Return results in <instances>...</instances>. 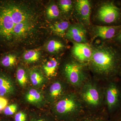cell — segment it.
Segmentation results:
<instances>
[{"instance_id": "19", "label": "cell", "mask_w": 121, "mask_h": 121, "mask_svg": "<svg viewBox=\"0 0 121 121\" xmlns=\"http://www.w3.org/2000/svg\"><path fill=\"white\" fill-rule=\"evenodd\" d=\"M41 56V52L38 49H31L24 52L22 56V59L25 63L30 64L39 61Z\"/></svg>"}, {"instance_id": "5", "label": "cell", "mask_w": 121, "mask_h": 121, "mask_svg": "<svg viewBox=\"0 0 121 121\" xmlns=\"http://www.w3.org/2000/svg\"><path fill=\"white\" fill-rule=\"evenodd\" d=\"M83 64L75 59L64 64L63 68L64 74L72 85L79 86L83 82L86 77Z\"/></svg>"}, {"instance_id": "1", "label": "cell", "mask_w": 121, "mask_h": 121, "mask_svg": "<svg viewBox=\"0 0 121 121\" xmlns=\"http://www.w3.org/2000/svg\"><path fill=\"white\" fill-rule=\"evenodd\" d=\"M48 32L44 12L39 4L0 0V52L37 45Z\"/></svg>"}, {"instance_id": "9", "label": "cell", "mask_w": 121, "mask_h": 121, "mask_svg": "<svg viewBox=\"0 0 121 121\" xmlns=\"http://www.w3.org/2000/svg\"><path fill=\"white\" fill-rule=\"evenodd\" d=\"M65 36L68 39L74 43H88L87 32L82 24H75L70 25Z\"/></svg>"}, {"instance_id": "30", "label": "cell", "mask_w": 121, "mask_h": 121, "mask_svg": "<svg viewBox=\"0 0 121 121\" xmlns=\"http://www.w3.org/2000/svg\"><path fill=\"white\" fill-rule=\"evenodd\" d=\"M80 121H103L101 119L98 118H87L83 119Z\"/></svg>"}, {"instance_id": "24", "label": "cell", "mask_w": 121, "mask_h": 121, "mask_svg": "<svg viewBox=\"0 0 121 121\" xmlns=\"http://www.w3.org/2000/svg\"><path fill=\"white\" fill-rule=\"evenodd\" d=\"M19 109V106L17 103H13L8 105L2 111L3 116L10 118L13 117L17 112Z\"/></svg>"}, {"instance_id": "25", "label": "cell", "mask_w": 121, "mask_h": 121, "mask_svg": "<svg viewBox=\"0 0 121 121\" xmlns=\"http://www.w3.org/2000/svg\"><path fill=\"white\" fill-rule=\"evenodd\" d=\"M58 4L59 9L65 13L70 12L73 6V1L71 0H60Z\"/></svg>"}, {"instance_id": "12", "label": "cell", "mask_w": 121, "mask_h": 121, "mask_svg": "<svg viewBox=\"0 0 121 121\" xmlns=\"http://www.w3.org/2000/svg\"><path fill=\"white\" fill-rule=\"evenodd\" d=\"M26 102L36 107L40 108L44 105L46 102L44 94L40 89L29 87L24 95Z\"/></svg>"}, {"instance_id": "29", "label": "cell", "mask_w": 121, "mask_h": 121, "mask_svg": "<svg viewBox=\"0 0 121 121\" xmlns=\"http://www.w3.org/2000/svg\"><path fill=\"white\" fill-rule=\"evenodd\" d=\"M112 121H121V110L115 115Z\"/></svg>"}, {"instance_id": "20", "label": "cell", "mask_w": 121, "mask_h": 121, "mask_svg": "<svg viewBox=\"0 0 121 121\" xmlns=\"http://www.w3.org/2000/svg\"><path fill=\"white\" fill-rule=\"evenodd\" d=\"M16 77L17 82L20 86L25 88L27 86L29 81L28 73L23 67L17 68Z\"/></svg>"}, {"instance_id": "26", "label": "cell", "mask_w": 121, "mask_h": 121, "mask_svg": "<svg viewBox=\"0 0 121 121\" xmlns=\"http://www.w3.org/2000/svg\"><path fill=\"white\" fill-rule=\"evenodd\" d=\"M30 114H29L24 111H20L12 117L13 121H29Z\"/></svg>"}, {"instance_id": "11", "label": "cell", "mask_w": 121, "mask_h": 121, "mask_svg": "<svg viewBox=\"0 0 121 121\" xmlns=\"http://www.w3.org/2000/svg\"><path fill=\"white\" fill-rule=\"evenodd\" d=\"M65 84L59 80L53 82L47 88L44 94L46 101L54 103L65 95Z\"/></svg>"}, {"instance_id": "2", "label": "cell", "mask_w": 121, "mask_h": 121, "mask_svg": "<svg viewBox=\"0 0 121 121\" xmlns=\"http://www.w3.org/2000/svg\"><path fill=\"white\" fill-rule=\"evenodd\" d=\"M92 48L89 62L92 71L109 81L118 78L121 69V47L110 41Z\"/></svg>"}, {"instance_id": "14", "label": "cell", "mask_w": 121, "mask_h": 121, "mask_svg": "<svg viewBox=\"0 0 121 121\" xmlns=\"http://www.w3.org/2000/svg\"><path fill=\"white\" fill-rule=\"evenodd\" d=\"M121 24L113 26H96L94 28L95 36L111 41L119 33Z\"/></svg>"}, {"instance_id": "10", "label": "cell", "mask_w": 121, "mask_h": 121, "mask_svg": "<svg viewBox=\"0 0 121 121\" xmlns=\"http://www.w3.org/2000/svg\"><path fill=\"white\" fill-rule=\"evenodd\" d=\"M92 46L88 43L73 42L71 53L75 59L78 62H89L92 56Z\"/></svg>"}, {"instance_id": "32", "label": "cell", "mask_w": 121, "mask_h": 121, "mask_svg": "<svg viewBox=\"0 0 121 121\" xmlns=\"http://www.w3.org/2000/svg\"><path fill=\"white\" fill-rule=\"evenodd\" d=\"M120 76H121V73H120Z\"/></svg>"}, {"instance_id": "23", "label": "cell", "mask_w": 121, "mask_h": 121, "mask_svg": "<svg viewBox=\"0 0 121 121\" xmlns=\"http://www.w3.org/2000/svg\"><path fill=\"white\" fill-rule=\"evenodd\" d=\"M60 13V9L58 5L52 3L48 5L46 11L47 18L48 19H56L59 16Z\"/></svg>"}, {"instance_id": "28", "label": "cell", "mask_w": 121, "mask_h": 121, "mask_svg": "<svg viewBox=\"0 0 121 121\" xmlns=\"http://www.w3.org/2000/svg\"><path fill=\"white\" fill-rule=\"evenodd\" d=\"M111 41H112L121 47V29L118 34Z\"/></svg>"}, {"instance_id": "21", "label": "cell", "mask_w": 121, "mask_h": 121, "mask_svg": "<svg viewBox=\"0 0 121 121\" xmlns=\"http://www.w3.org/2000/svg\"><path fill=\"white\" fill-rule=\"evenodd\" d=\"M65 44L58 39H52L48 41L46 45L48 52L51 54H56L62 51L65 48Z\"/></svg>"}, {"instance_id": "8", "label": "cell", "mask_w": 121, "mask_h": 121, "mask_svg": "<svg viewBox=\"0 0 121 121\" xmlns=\"http://www.w3.org/2000/svg\"><path fill=\"white\" fill-rule=\"evenodd\" d=\"M81 94L83 101L89 106L95 107L100 104L101 100L100 93L94 84L91 83L85 84Z\"/></svg>"}, {"instance_id": "16", "label": "cell", "mask_w": 121, "mask_h": 121, "mask_svg": "<svg viewBox=\"0 0 121 121\" xmlns=\"http://www.w3.org/2000/svg\"><path fill=\"white\" fill-rule=\"evenodd\" d=\"M0 56V66L7 71L12 70L17 60V55L14 51L4 52Z\"/></svg>"}, {"instance_id": "15", "label": "cell", "mask_w": 121, "mask_h": 121, "mask_svg": "<svg viewBox=\"0 0 121 121\" xmlns=\"http://www.w3.org/2000/svg\"><path fill=\"white\" fill-rule=\"evenodd\" d=\"M29 81L33 87L40 89L44 86L47 82L45 75L37 68L31 69L28 73Z\"/></svg>"}, {"instance_id": "17", "label": "cell", "mask_w": 121, "mask_h": 121, "mask_svg": "<svg viewBox=\"0 0 121 121\" xmlns=\"http://www.w3.org/2000/svg\"><path fill=\"white\" fill-rule=\"evenodd\" d=\"M59 63L56 59L50 57L43 65L44 73L48 78H52L56 75Z\"/></svg>"}, {"instance_id": "22", "label": "cell", "mask_w": 121, "mask_h": 121, "mask_svg": "<svg viewBox=\"0 0 121 121\" xmlns=\"http://www.w3.org/2000/svg\"><path fill=\"white\" fill-rule=\"evenodd\" d=\"M29 121H57L52 115L45 113L30 114Z\"/></svg>"}, {"instance_id": "13", "label": "cell", "mask_w": 121, "mask_h": 121, "mask_svg": "<svg viewBox=\"0 0 121 121\" xmlns=\"http://www.w3.org/2000/svg\"><path fill=\"white\" fill-rule=\"evenodd\" d=\"M74 7L78 17L83 23L89 25L91 23V4L88 0L76 1Z\"/></svg>"}, {"instance_id": "18", "label": "cell", "mask_w": 121, "mask_h": 121, "mask_svg": "<svg viewBox=\"0 0 121 121\" xmlns=\"http://www.w3.org/2000/svg\"><path fill=\"white\" fill-rule=\"evenodd\" d=\"M70 25L69 22L62 21L52 24L50 26V28L54 34L63 37L65 36Z\"/></svg>"}, {"instance_id": "27", "label": "cell", "mask_w": 121, "mask_h": 121, "mask_svg": "<svg viewBox=\"0 0 121 121\" xmlns=\"http://www.w3.org/2000/svg\"><path fill=\"white\" fill-rule=\"evenodd\" d=\"M8 100L7 98L0 96V112L3 111L8 104Z\"/></svg>"}, {"instance_id": "4", "label": "cell", "mask_w": 121, "mask_h": 121, "mask_svg": "<svg viewBox=\"0 0 121 121\" xmlns=\"http://www.w3.org/2000/svg\"><path fill=\"white\" fill-rule=\"evenodd\" d=\"M117 78L109 81L105 92L108 110L115 114L121 110V84Z\"/></svg>"}, {"instance_id": "31", "label": "cell", "mask_w": 121, "mask_h": 121, "mask_svg": "<svg viewBox=\"0 0 121 121\" xmlns=\"http://www.w3.org/2000/svg\"><path fill=\"white\" fill-rule=\"evenodd\" d=\"M0 121H13L11 118L7 117L2 116L0 117Z\"/></svg>"}, {"instance_id": "3", "label": "cell", "mask_w": 121, "mask_h": 121, "mask_svg": "<svg viewBox=\"0 0 121 121\" xmlns=\"http://www.w3.org/2000/svg\"><path fill=\"white\" fill-rule=\"evenodd\" d=\"M81 105L75 95L65 94L52 106V115L57 121H70L80 109Z\"/></svg>"}, {"instance_id": "6", "label": "cell", "mask_w": 121, "mask_h": 121, "mask_svg": "<svg viewBox=\"0 0 121 121\" xmlns=\"http://www.w3.org/2000/svg\"><path fill=\"white\" fill-rule=\"evenodd\" d=\"M97 17L104 23H116L121 20V9L113 1L104 2L98 9Z\"/></svg>"}, {"instance_id": "7", "label": "cell", "mask_w": 121, "mask_h": 121, "mask_svg": "<svg viewBox=\"0 0 121 121\" xmlns=\"http://www.w3.org/2000/svg\"><path fill=\"white\" fill-rule=\"evenodd\" d=\"M17 91L13 79L7 72L0 69V96L7 98L12 97L16 95Z\"/></svg>"}]
</instances>
